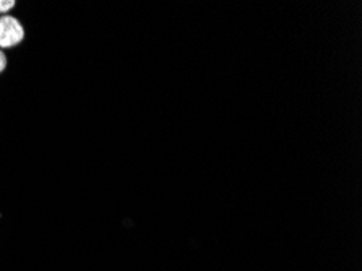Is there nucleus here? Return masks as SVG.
Returning a JSON list of instances; mask_svg holds the SVG:
<instances>
[{"mask_svg": "<svg viewBox=\"0 0 362 271\" xmlns=\"http://www.w3.org/2000/svg\"><path fill=\"white\" fill-rule=\"evenodd\" d=\"M25 38V31L13 16L0 18V47H12Z\"/></svg>", "mask_w": 362, "mask_h": 271, "instance_id": "1", "label": "nucleus"}, {"mask_svg": "<svg viewBox=\"0 0 362 271\" xmlns=\"http://www.w3.org/2000/svg\"><path fill=\"white\" fill-rule=\"evenodd\" d=\"M13 0H0V12H7V10L13 8Z\"/></svg>", "mask_w": 362, "mask_h": 271, "instance_id": "2", "label": "nucleus"}, {"mask_svg": "<svg viewBox=\"0 0 362 271\" xmlns=\"http://www.w3.org/2000/svg\"><path fill=\"white\" fill-rule=\"evenodd\" d=\"M5 65H7V59H5L4 52L0 51V71H2L5 69Z\"/></svg>", "mask_w": 362, "mask_h": 271, "instance_id": "3", "label": "nucleus"}]
</instances>
